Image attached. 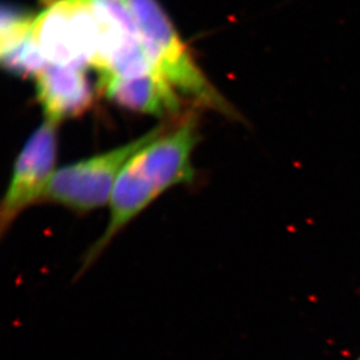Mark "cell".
<instances>
[{
    "label": "cell",
    "mask_w": 360,
    "mask_h": 360,
    "mask_svg": "<svg viewBox=\"0 0 360 360\" xmlns=\"http://www.w3.org/2000/svg\"><path fill=\"white\" fill-rule=\"evenodd\" d=\"M198 140V118L196 113H191L129 159L113 187L108 224L98 238L83 252L74 281L81 279L117 236L161 195L180 184H194L191 155Z\"/></svg>",
    "instance_id": "6da1fadb"
},
{
    "label": "cell",
    "mask_w": 360,
    "mask_h": 360,
    "mask_svg": "<svg viewBox=\"0 0 360 360\" xmlns=\"http://www.w3.org/2000/svg\"><path fill=\"white\" fill-rule=\"evenodd\" d=\"M153 68L180 95L236 122L244 116L207 79L158 0H125Z\"/></svg>",
    "instance_id": "7a4b0ae2"
},
{
    "label": "cell",
    "mask_w": 360,
    "mask_h": 360,
    "mask_svg": "<svg viewBox=\"0 0 360 360\" xmlns=\"http://www.w3.org/2000/svg\"><path fill=\"white\" fill-rule=\"evenodd\" d=\"M165 131L166 126L161 124L115 150L56 169L42 203L60 205L77 214H89L109 204L113 187L126 163Z\"/></svg>",
    "instance_id": "3957f363"
},
{
    "label": "cell",
    "mask_w": 360,
    "mask_h": 360,
    "mask_svg": "<svg viewBox=\"0 0 360 360\" xmlns=\"http://www.w3.org/2000/svg\"><path fill=\"white\" fill-rule=\"evenodd\" d=\"M33 39L49 65L94 67L98 28L90 0H51L35 17Z\"/></svg>",
    "instance_id": "277c9868"
},
{
    "label": "cell",
    "mask_w": 360,
    "mask_h": 360,
    "mask_svg": "<svg viewBox=\"0 0 360 360\" xmlns=\"http://www.w3.org/2000/svg\"><path fill=\"white\" fill-rule=\"evenodd\" d=\"M55 122L41 124L32 133L14 163L10 184L0 204V237L8 233L24 211L42 203L54 175L58 154V129Z\"/></svg>",
    "instance_id": "5b68a950"
},
{
    "label": "cell",
    "mask_w": 360,
    "mask_h": 360,
    "mask_svg": "<svg viewBox=\"0 0 360 360\" xmlns=\"http://www.w3.org/2000/svg\"><path fill=\"white\" fill-rule=\"evenodd\" d=\"M98 28L94 68L99 77L136 76L155 70L125 0H90Z\"/></svg>",
    "instance_id": "8992f818"
},
{
    "label": "cell",
    "mask_w": 360,
    "mask_h": 360,
    "mask_svg": "<svg viewBox=\"0 0 360 360\" xmlns=\"http://www.w3.org/2000/svg\"><path fill=\"white\" fill-rule=\"evenodd\" d=\"M98 85L106 98L134 112L160 118L180 115V94L157 70L99 77Z\"/></svg>",
    "instance_id": "52a82bcc"
},
{
    "label": "cell",
    "mask_w": 360,
    "mask_h": 360,
    "mask_svg": "<svg viewBox=\"0 0 360 360\" xmlns=\"http://www.w3.org/2000/svg\"><path fill=\"white\" fill-rule=\"evenodd\" d=\"M37 99L46 120L58 122L79 116L90 109L94 91L84 69L48 63L35 76Z\"/></svg>",
    "instance_id": "ba28073f"
},
{
    "label": "cell",
    "mask_w": 360,
    "mask_h": 360,
    "mask_svg": "<svg viewBox=\"0 0 360 360\" xmlns=\"http://www.w3.org/2000/svg\"><path fill=\"white\" fill-rule=\"evenodd\" d=\"M1 62L8 72L22 76H37L48 65L35 44L33 33L31 37L0 51Z\"/></svg>",
    "instance_id": "9c48e42d"
},
{
    "label": "cell",
    "mask_w": 360,
    "mask_h": 360,
    "mask_svg": "<svg viewBox=\"0 0 360 360\" xmlns=\"http://www.w3.org/2000/svg\"><path fill=\"white\" fill-rule=\"evenodd\" d=\"M35 17L15 7L4 6L0 24V51L31 37Z\"/></svg>",
    "instance_id": "30bf717a"
},
{
    "label": "cell",
    "mask_w": 360,
    "mask_h": 360,
    "mask_svg": "<svg viewBox=\"0 0 360 360\" xmlns=\"http://www.w3.org/2000/svg\"><path fill=\"white\" fill-rule=\"evenodd\" d=\"M358 360H360V358H359V359H358Z\"/></svg>",
    "instance_id": "8fae6325"
}]
</instances>
